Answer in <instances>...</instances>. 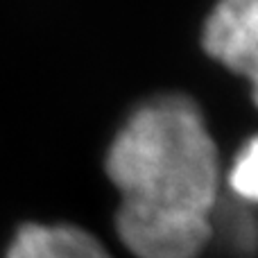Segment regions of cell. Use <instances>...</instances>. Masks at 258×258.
I'll list each match as a JSON object with an SVG mask.
<instances>
[{"label": "cell", "instance_id": "3", "mask_svg": "<svg viewBox=\"0 0 258 258\" xmlns=\"http://www.w3.org/2000/svg\"><path fill=\"white\" fill-rule=\"evenodd\" d=\"M7 258H109L91 233L68 224H27L16 233Z\"/></svg>", "mask_w": 258, "mask_h": 258}, {"label": "cell", "instance_id": "4", "mask_svg": "<svg viewBox=\"0 0 258 258\" xmlns=\"http://www.w3.org/2000/svg\"><path fill=\"white\" fill-rule=\"evenodd\" d=\"M229 181L242 200L258 204V136L251 138L236 156Z\"/></svg>", "mask_w": 258, "mask_h": 258}, {"label": "cell", "instance_id": "2", "mask_svg": "<svg viewBox=\"0 0 258 258\" xmlns=\"http://www.w3.org/2000/svg\"><path fill=\"white\" fill-rule=\"evenodd\" d=\"M204 48L249 82L258 104V0H218L204 27Z\"/></svg>", "mask_w": 258, "mask_h": 258}, {"label": "cell", "instance_id": "1", "mask_svg": "<svg viewBox=\"0 0 258 258\" xmlns=\"http://www.w3.org/2000/svg\"><path fill=\"white\" fill-rule=\"evenodd\" d=\"M107 172L120 190L118 233L138 258H197L211 238L220 183L218 147L200 109L163 95L118 132Z\"/></svg>", "mask_w": 258, "mask_h": 258}]
</instances>
